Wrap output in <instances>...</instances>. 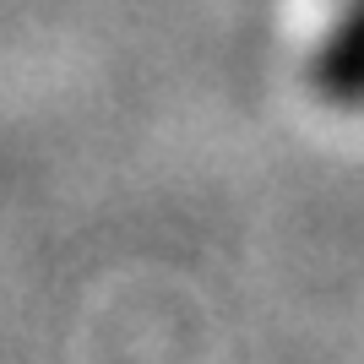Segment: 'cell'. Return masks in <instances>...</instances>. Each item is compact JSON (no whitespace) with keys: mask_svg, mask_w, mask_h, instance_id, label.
<instances>
[{"mask_svg":"<svg viewBox=\"0 0 364 364\" xmlns=\"http://www.w3.org/2000/svg\"><path fill=\"white\" fill-rule=\"evenodd\" d=\"M316 82L337 104H364V0H353V11L326 38L316 60Z\"/></svg>","mask_w":364,"mask_h":364,"instance_id":"cell-1","label":"cell"}]
</instances>
